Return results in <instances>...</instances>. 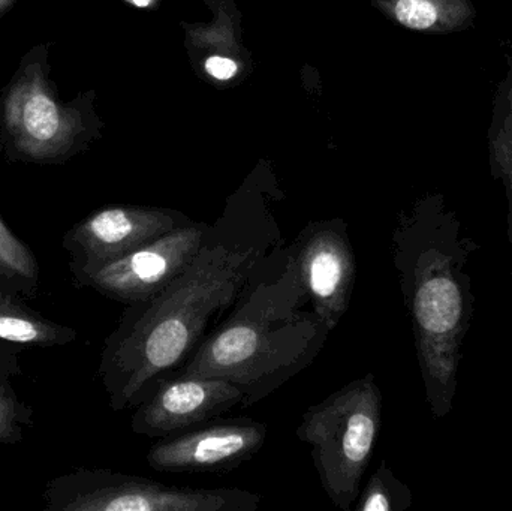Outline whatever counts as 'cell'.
Masks as SVG:
<instances>
[{
    "label": "cell",
    "mask_w": 512,
    "mask_h": 511,
    "mask_svg": "<svg viewBox=\"0 0 512 511\" xmlns=\"http://www.w3.org/2000/svg\"><path fill=\"white\" fill-rule=\"evenodd\" d=\"M0 278L24 287L38 284L39 266L30 249L0 218Z\"/></svg>",
    "instance_id": "2e32d148"
},
{
    "label": "cell",
    "mask_w": 512,
    "mask_h": 511,
    "mask_svg": "<svg viewBox=\"0 0 512 511\" xmlns=\"http://www.w3.org/2000/svg\"><path fill=\"white\" fill-rule=\"evenodd\" d=\"M381 425L382 393L372 372L349 381L301 416L295 435L310 447L322 489L336 509L354 507Z\"/></svg>",
    "instance_id": "277c9868"
},
{
    "label": "cell",
    "mask_w": 512,
    "mask_h": 511,
    "mask_svg": "<svg viewBox=\"0 0 512 511\" xmlns=\"http://www.w3.org/2000/svg\"><path fill=\"white\" fill-rule=\"evenodd\" d=\"M288 248L310 306L334 332L351 306L357 281V257L345 222H312Z\"/></svg>",
    "instance_id": "52a82bcc"
},
{
    "label": "cell",
    "mask_w": 512,
    "mask_h": 511,
    "mask_svg": "<svg viewBox=\"0 0 512 511\" xmlns=\"http://www.w3.org/2000/svg\"><path fill=\"white\" fill-rule=\"evenodd\" d=\"M330 333L310 306L283 242L177 375L225 378L245 392L249 408L309 368Z\"/></svg>",
    "instance_id": "3957f363"
},
{
    "label": "cell",
    "mask_w": 512,
    "mask_h": 511,
    "mask_svg": "<svg viewBox=\"0 0 512 511\" xmlns=\"http://www.w3.org/2000/svg\"><path fill=\"white\" fill-rule=\"evenodd\" d=\"M393 15L402 26L418 32L457 33L474 27V0H394Z\"/></svg>",
    "instance_id": "4fadbf2b"
},
{
    "label": "cell",
    "mask_w": 512,
    "mask_h": 511,
    "mask_svg": "<svg viewBox=\"0 0 512 511\" xmlns=\"http://www.w3.org/2000/svg\"><path fill=\"white\" fill-rule=\"evenodd\" d=\"M507 72L499 81L492 104L489 134V164L492 177L502 183L508 200V242L512 275V56L505 54Z\"/></svg>",
    "instance_id": "7c38bea8"
},
{
    "label": "cell",
    "mask_w": 512,
    "mask_h": 511,
    "mask_svg": "<svg viewBox=\"0 0 512 511\" xmlns=\"http://www.w3.org/2000/svg\"><path fill=\"white\" fill-rule=\"evenodd\" d=\"M283 242L268 213L227 210L182 275L156 296L126 305L99 362L110 407H138L179 374L230 314L262 261Z\"/></svg>",
    "instance_id": "6da1fadb"
},
{
    "label": "cell",
    "mask_w": 512,
    "mask_h": 511,
    "mask_svg": "<svg viewBox=\"0 0 512 511\" xmlns=\"http://www.w3.org/2000/svg\"><path fill=\"white\" fill-rule=\"evenodd\" d=\"M0 309H2V311L18 312V314L30 312L27 311V309L21 308V306L18 305L14 299H11V297H9L2 288H0Z\"/></svg>",
    "instance_id": "d6986e66"
},
{
    "label": "cell",
    "mask_w": 512,
    "mask_h": 511,
    "mask_svg": "<svg viewBox=\"0 0 512 511\" xmlns=\"http://www.w3.org/2000/svg\"><path fill=\"white\" fill-rule=\"evenodd\" d=\"M30 423V411L8 384L0 381V444L23 440L24 428Z\"/></svg>",
    "instance_id": "e0dca14e"
},
{
    "label": "cell",
    "mask_w": 512,
    "mask_h": 511,
    "mask_svg": "<svg viewBox=\"0 0 512 511\" xmlns=\"http://www.w3.org/2000/svg\"><path fill=\"white\" fill-rule=\"evenodd\" d=\"M189 224L191 219L171 210L107 207L71 228L63 246L71 257L74 278H78Z\"/></svg>",
    "instance_id": "9c48e42d"
},
{
    "label": "cell",
    "mask_w": 512,
    "mask_h": 511,
    "mask_svg": "<svg viewBox=\"0 0 512 511\" xmlns=\"http://www.w3.org/2000/svg\"><path fill=\"white\" fill-rule=\"evenodd\" d=\"M480 245L442 194H429L399 216L391 258L411 323L418 368L433 419L450 416L466 336L475 315L469 270Z\"/></svg>",
    "instance_id": "7a4b0ae2"
},
{
    "label": "cell",
    "mask_w": 512,
    "mask_h": 511,
    "mask_svg": "<svg viewBox=\"0 0 512 511\" xmlns=\"http://www.w3.org/2000/svg\"><path fill=\"white\" fill-rule=\"evenodd\" d=\"M77 338L75 330L45 321L32 312L2 311L0 309V339L12 344L54 347L65 345Z\"/></svg>",
    "instance_id": "5bb4252c"
},
{
    "label": "cell",
    "mask_w": 512,
    "mask_h": 511,
    "mask_svg": "<svg viewBox=\"0 0 512 511\" xmlns=\"http://www.w3.org/2000/svg\"><path fill=\"white\" fill-rule=\"evenodd\" d=\"M414 498L408 485L397 479L387 461H381L375 473L361 488L352 510L355 511H406L411 509Z\"/></svg>",
    "instance_id": "9a60e30c"
},
{
    "label": "cell",
    "mask_w": 512,
    "mask_h": 511,
    "mask_svg": "<svg viewBox=\"0 0 512 511\" xmlns=\"http://www.w3.org/2000/svg\"><path fill=\"white\" fill-rule=\"evenodd\" d=\"M6 119L24 152L44 158L65 146L62 110L38 80L24 81L6 102Z\"/></svg>",
    "instance_id": "8fae6325"
},
{
    "label": "cell",
    "mask_w": 512,
    "mask_h": 511,
    "mask_svg": "<svg viewBox=\"0 0 512 511\" xmlns=\"http://www.w3.org/2000/svg\"><path fill=\"white\" fill-rule=\"evenodd\" d=\"M8 2H9V0H0V9H2L3 6H5L6 3H8Z\"/></svg>",
    "instance_id": "44dd1931"
},
{
    "label": "cell",
    "mask_w": 512,
    "mask_h": 511,
    "mask_svg": "<svg viewBox=\"0 0 512 511\" xmlns=\"http://www.w3.org/2000/svg\"><path fill=\"white\" fill-rule=\"evenodd\" d=\"M267 437L268 426L258 420L218 417L156 440L146 461L158 473L225 474L252 461Z\"/></svg>",
    "instance_id": "ba28073f"
},
{
    "label": "cell",
    "mask_w": 512,
    "mask_h": 511,
    "mask_svg": "<svg viewBox=\"0 0 512 511\" xmlns=\"http://www.w3.org/2000/svg\"><path fill=\"white\" fill-rule=\"evenodd\" d=\"M206 69L212 77L224 81L230 80L236 75L237 65L234 60L227 59V57L213 56L207 60Z\"/></svg>",
    "instance_id": "ac0fdd59"
},
{
    "label": "cell",
    "mask_w": 512,
    "mask_h": 511,
    "mask_svg": "<svg viewBox=\"0 0 512 511\" xmlns=\"http://www.w3.org/2000/svg\"><path fill=\"white\" fill-rule=\"evenodd\" d=\"M50 511H256L261 497L242 488H182L134 474L78 468L44 489Z\"/></svg>",
    "instance_id": "5b68a950"
},
{
    "label": "cell",
    "mask_w": 512,
    "mask_h": 511,
    "mask_svg": "<svg viewBox=\"0 0 512 511\" xmlns=\"http://www.w3.org/2000/svg\"><path fill=\"white\" fill-rule=\"evenodd\" d=\"M212 225L192 222L75 278L102 296L132 305L156 296L200 254Z\"/></svg>",
    "instance_id": "8992f818"
},
{
    "label": "cell",
    "mask_w": 512,
    "mask_h": 511,
    "mask_svg": "<svg viewBox=\"0 0 512 511\" xmlns=\"http://www.w3.org/2000/svg\"><path fill=\"white\" fill-rule=\"evenodd\" d=\"M246 395L237 384L221 377L174 375L135 407L131 431L161 440L245 408Z\"/></svg>",
    "instance_id": "30bf717a"
},
{
    "label": "cell",
    "mask_w": 512,
    "mask_h": 511,
    "mask_svg": "<svg viewBox=\"0 0 512 511\" xmlns=\"http://www.w3.org/2000/svg\"><path fill=\"white\" fill-rule=\"evenodd\" d=\"M132 3H134V5L140 6V8H146V6H149L150 3H152V0H132Z\"/></svg>",
    "instance_id": "ffe728a7"
}]
</instances>
